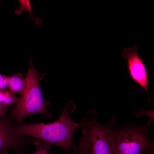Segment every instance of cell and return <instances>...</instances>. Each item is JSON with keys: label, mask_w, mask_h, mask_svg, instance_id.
<instances>
[{"label": "cell", "mask_w": 154, "mask_h": 154, "mask_svg": "<svg viewBox=\"0 0 154 154\" xmlns=\"http://www.w3.org/2000/svg\"><path fill=\"white\" fill-rule=\"evenodd\" d=\"M37 148L32 154H48L50 149L48 144L43 142L37 146Z\"/></svg>", "instance_id": "9c48e42d"}, {"label": "cell", "mask_w": 154, "mask_h": 154, "mask_svg": "<svg viewBox=\"0 0 154 154\" xmlns=\"http://www.w3.org/2000/svg\"><path fill=\"white\" fill-rule=\"evenodd\" d=\"M89 114V117L83 119L85 123L78 148L88 154H113V139L108 125L97 122L96 112Z\"/></svg>", "instance_id": "277c9868"}, {"label": "cell", "mask_w": 154, "mask_h": 154, "mask_svg": "<svg viewBox=\"0 0 154 154\" xmlns=\"http://www.w3.org/2000/svg\"><path fill=\"white\" fill-rule=\"evenodd\" d=\"M141 154H154L153 147L146 150Z\"/></svg>", "instance_id": "5bb4252c"}, {"label": "cell", "mask_w": 154, "mask_h": 154, "mask_svg": "<svg viewBox=\"0 0 154 154\" xmlns=\"http://www.w3.org/2000/svg\"><path fill=\"white\" fill-rule=\"evenodd\" d=\"M76 154H88L80 150L78 147L76 150Z\"/></svg>", "instance_id": "9a60e30c"}, {"label": "cell", "mask_w": 154, "mask_h": 154, "mask_svg": "<svg viewBox=\"0 0 154 154\" xmlns=\"http://www.w3.org/2000/svg\"><path fill=\"white\" fill-rule=\"evenodd\" d=\"M66 154H75V151H72L68 152Z\"/></svg>", "instance_id": "e0dca14e"}, {"label": "cell", "mask_w": 154, "mask_h": 154, "mask_svg": "<svg viewBox=\"0 0 154 154\" xmlns=\"http://www.w3.org/2000/svg\"><path fill=\"white\" fill-rule=\"evenodd\" d=\"M7 111V107L0 106V118L3 117Z\"/></svg>", "instance_id": "7c38bea8"}, {"label": "cell", "mask_w": 154, "mask_h": 154, "mask_svg": "<svg viewBox=\"0 0 154 154\" xmlns=\"http://www.w3.org/2000/svg\"><path fill=\"white\" fill-rule=\"evenodd\" d=\"M75 108L74 103L69 100L57 120L48 124L38 123L30 124H12L11 130L20 136H29L40 140L48 144L54 145L62 148L66 153L76 149L73 142V136L76 130L84 124L76 123L71 119L70 114Z\"/></svg>", "instance_id": "6da1fadb"}, {"label": "cell", "mask_w": 154, "mask_h": 154, "mask_svg": "<svg viewBox=\"0 0 154 154\" xmlns=\"http://www.w3.org/2000/svg\"></svg>", "instance_id": "ffe728a7"}, {"label": "cell", "mask_w": 154, "mask_h": 154, "mask_svg": "<svg viewBox=\"0 0 154 154\" xmlns=\"http://www.w3.org/2000/svg\"><path fill=\"white\" fill-rule=\"evenodd\" d=\"M8 149H6L0 152V154H8Z\"/></svg>", "instance_id": "2e32d148"}, {"label": "cell", "mask_w": 154, "mask_h": 154, "mask_svg": "<svg viewBox=\"0 0 154 154\" xmlns=\"http://www.w3.org/2000/svg\"><path fill=\"white\" fill-rule=\"evenodd\" d=\"M151 120L144 125L131 124L123 127L118 125L116 121L112 119L108 124L112 135L113 154H141L153 147L149 130Z\"/></svg>", "instance_id": "3957f363"}, {"label": "cell", "mask_w": 154, "mask_h": 154, "mask_svg": "<svg viewBox=\"0 0 154 154\" xmlns=\"http://www.w3.org/2000/svg\"><path fill=\"white\" fill-rule=\"evenodd\" d=\"M48 154H57L56 153H49Z\"/></svg>", "instance_id": "ac0fdd59"}, {"label": "cell", "mask_w": 154, "mask_h": 154, "mask_svg": "<svg viewBox=\"0 0 154 154\" xmlns=\"http://www.w3.org/2000/svg\"><path fill=\"white\" fill-rule=\"evenodd\" d=\"M8 77L0 74V90L6 89L7 86Z\"/></svg>", "instance_id": "8fae6325"}, {"label": "cell", "mask_w": 154, "mask_h": 154, "mask_svg": "<svg viewBox=\"0 0 154 154\" xmlns=\"http://www.w3.org/2000/svg\"><path fill=\"white\" fill-rule=\"evenodd\" d=\"M20 5L19 8L14 11V13L17 15L20 16L22 12L25 11L29 12V16L31 19L38 26H40L43 22V19L34 16L32 13V8L30 1L29 0H19Z\"/></svg>", "instance_id": "52a82bcc"}, {"label": "cell", "mask_w": 154, "mask_h": 154, "mask_svg": "<svg viewBox=\"0 0 154 154\" xmlns=\"http://www.w3.org/2000/svg\"><path fill=\"white\" fill-rule=\"evenodd\" d=\"M33 57L29 59V68L24 78L23 91L17 101V105L12 110L11 118L21 124L28 116L34 114H44L49 118L52 115L47 110L39 84L45 73L40 74L35 69L33 63Z\"/></svg>", "instance_id": "7a4b0ae2"}, {"label": "cell", "mask_w": 154, "mask_h": 154, "mask_svg": "<svg viewBox=\"0 0 154 154\" xmlns=\"http://www.w3.org/2000/svg\"><path fill=\"white\" fill-rule=\"evenodd\" d=\"M4 90V100L3 106L10 105L18 101V99L15 95L14 93L6 89Z\"/></svg>", "instance_id": "ba28073f"}, {"label": "cell", "mask_w": 154, "mask_h": 154, "mask_svg": "<svg viewBox=\"0 0 154 154\" xmlns=\"http://www.w3.org/2000/svg\"><path fill=\"white\" fill-rule=\"evenodd\" d=\"M24 83V78L21 73H17L8 77L7 86L9 90L14 93L21 94Z\"/></svg>", "instance_id": "8992f818"}, {"label": "cell", "mask_w": 154, "mask_h": 154, "mask_svg": "<svg viewBox=\"0 0 154 154\" xmlns=\"http://www.w3.org/2000/svg\"><path fill=\"white\" fill-rule=\"evenodd\" d=\"M139 48L135 46L124 48L121 56L127 61V69L131 79L139 86V90L146 91L148 95V80L150 77L142 59L138 54Z\"/></svg>", "instance_id": "5b68a950"}, {"label": "cell", "mask_w": 154, "mask_h": 154, "mask_svg": "<svg viewBox=\"0 0 154 154\" xmlns=\"http://www.w3.org/2000/svg\"><path fill=\"white\" fill-rule=\"evenodd\" d=\"M3 90H0V106H3L4 100V93Z\"/></svg>", "instance_id": "4fadbf2b"}, {"label": "cell", "mask_w": 154, "mask_h": 154, "mask_svg": "<svg viewBox=\"0 0 154 154\" xmlns=\"http://www.w3.org/2000/svg\"><path fill=\"white\" fill-rule=\"evenodd\" d=\"M1 1L0 0V2H1Z\"/></svg>", "instance_id": "d6986e66"}, {"label": "cell", "mask_w": 154, "mask_h": 154, "mask_svg": "<svg viewBox=\"0 0 154 154\" xmlns=\"http://www.w3.org/2000/svg\"><path fill=\"white\" fill-rule=\"evenodd\" d=\"M135 115L137 117L146 115L149 117L150 120H154V111L152 110L146 111H139L136 112Z\"/></svg>", "instance_id": "30bf717a"}]
</instances>
